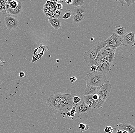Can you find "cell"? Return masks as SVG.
I'll return each mask as SVG.
<instances>
[{
  "mask_svg": "<svg viewBox=\"0 0 135 133\" xmlns=\"http://www.w3.org/2000/svg\"><path fill=\"white\" fill-rule=\"evenodd\" d=\"M72 1H66V2H65V3H66V4H72Z\"/></svg>",
  "mask_w": 135,
  "mask_h": 133,
  "instance_id": "41",
  "label": "cell"
},
{
  "mask_svg": "<svg viewBox=\"0 0 135 133\" xmlns=\"http://www.w3.org/2000/svg\"><path fill=\"white\" fill-rule=\"evenodd\" d=\"M47 105L50 107L57 110H61L60 102L56 101L50 96L46 100Z\"/></svg>",
  "mask_w": 135,
  "mask_h": 133,
  "instance_id": "13",
  "label": "cell"
},
{
  "mask_svg": "<svg viewBox=\"0 0 135 133\" xmlns=\"http://www.w3.org/2000/svg\"><path fill=\"white\" fill-rule=\"evenodd\" d=\"M83 4H84V1L83 0H74L72 1V5L75 6V7L83 6Z\"/></svg>",
  "mask_w": 135,
  "mask_h": 133,
  "instance_id": "24",
  "label": "cell"
},
{
  "mask_svg": "<svg viewBox=\"0 0 135 133\" xmlns=\"http://www.w3.org/2000/svg\"><path fill=\"white\" fill-rule=\"evenodd\" d=\"M48 48V47L46 45H43L42 44H40L39 47L35 48L34 51L32 60V63H33L40 59L43 56L45 52H46Z\"/></svg>",
  "mask_w": 135,
  "mask_h": 133,
  "instance_id": "6",
  "label": "cell"
},
{
  "mask_svg": "<svg viewBox=\"0 0 135 133\" xmlns=\"http://www.w3.org/2000/svg\"><path fill=\"white\" fill-rule=\"evenodd\" d=\"M113 131V128L110 126H106L104 130V133H112Z\"/></svg>",
  "mask_w": 135,
  "mask_h": 133,
  "instance_id": "29",
  "label": "cell"
},
{
  "mask_svg": "<svg viewBox=\"0 0 135 133\" xmlns=\"http://www.w3.org/2000/svg\"><path fill=\"white\" fill-rule=\"evenodd\" d=\"M67 116H68V117H71V115H70V112H68L66 114Z\"/></svg>",
  "mask_w": 135,
  "mask_h": 133,
  "instance_id": "44",
  "label": "cell"
},
{
  "mask_svg": "<svg viewBox=\"0 0 135 133\" xmlns=\"http://www.w3.org/2000/svg\"><path fill=\"white\" fill-rule=\"evenodd\" d=\"M48 21L55 30H58L61 26V22L60 19H55L49 17Z\"/></svg>",
  "mask_w": 135,
  "mask_h": 133,
  "instance_id": "15",
  "label": "cell"
},
{
  "mask_svg": "<svg viewBox=\"0 0 135 133\" xmlns=\"http://www.w3.org/2000/svg\"><path fill=\"white\" fill-rule=\"evenodd\" d=\"M18 5V1L12 0L10 3V8L11 9H14L17 7Z\"/></svg>",
  "mask_w": 135,
  "mask_h": 133,
  "instance_id": "27",
  "label": "cell"
},
{
  "mask_svg": "<svg viewBox=\"0 0 135 133\" xmlns=\"http://www.w3.org/2000/svg\"><path fill=\"white\" fill-rule=\"evenodd\" d=\"M76 111L75 115L80 119L88 120L93 117L94 109L86 105L83 101L80 104L76 107Z\"/></svg>",
  "mask_w": 135,
  "mask_h": 133,
  "instance_id": "4",
  "label": "cell"
},
{
  "mask_svg": "<svg viewBox=\"0 0 135 133\" xmlns=\"http://www.w3.org/2000/svg\"><path fill=\"white\" fill-rule=\"evenodd\" d=\"M117 129L116 128H113V132L112 133H117Z\"/></svg>",
  "mask_w": 135,
  "mask_h": 133,
  "instance_id": "40",
  "label": "cell"
},
{
  "mask_svg": "<svg viewBox=\"0 0 135 133\" xmlns=\"http://www.w3.org/2000/svg\"><path fill=\"white\" fill-rule=\"evenodd\" d=\"M11 1H6V11L5 13L10 8V3Z\"/></svg>",
  "mask_w": 135,
  "mask_h": 133,
  "instance_id": "34",
  "label": "cell"
},
{
  "mask_svg": "<svg viewBox=\"0 0 135 133\" xmlns=\"http://www.w3.org/2000/svg\"><path fill=\"white\" fill-rule=\"evenodd\" d=\"M72 100L73 104L75 105L80 104L83 101L82 97L76 94L73 95Z\"/></svg>",
  "mask_w": 135,
  "mask_h": 133,
  "instance_id": "21",
  "label": "cell"
},
{
  "mask_svg": "<svg viewBox=\"0 0 135 133\" xmlns=\"http://www.w3.org/2000/svg\"><path fill=\"white\" fill-rule=\"evenodd\" d=\"M102 50L103 53L106 54L107 56L111 54H115L116 53V49H113L105 46L103 48H102Z\"/></svg>",
  "mask_w": 135,
  "mask_h": 133,
  "instance_id": "18",
  "label": "cell"
},
{
  "mask_svg": "<svg viewBox=\"0 0 135 133\" xmlns=\"http://www.w3.org/2000/svg\"><path fill=\"white\" fill-rule=\"evenodd\" d=\"M111 89V86L109 81H106L105 83L101 87L98 92L97 93L99 96L98 103L95 107L94 109H97L100 108L108 97Z\"/></svg>",
  "mask_w": 135,
  "mask_h": 133,
  "instance_id": "3",
  "label": "cell"
},
{
  "mask_svg": "<svg viewBox=\"0 0 135 133\" xmlns=\"http://www.w3.org/2000/svg\"><path fill=\"white\" fill-rule=\"evenodd\" d=\"M85 7L83 6L75 7L74 10V14H83L86 12Z\"/></svg>",
  "mask_w": 135,
  "mask_h": 133,
  "instance_id": "19",
  "label": "cell"
},
{
  "mask_svg": "<svg viewBox=\"0 0 135 133\" xmlns=\"http://www.w3.org/2000/svg\"><path fill=\"white\" fill-rule=\"evenodd\" d=\"M112 63L103 62L102 65L98 69L96 72L103 75H106L110 73Z\"/></svg>",
  "mask_w": 135,
  "mask_h": 133,
  "instance_id": "9",
  "label": "cell"
},
{
  "mask_svg": "<svg viewBox=\"0 0 135 133\" xmlns=\"http://www.w3.org/2000/svg\"><path fill=\"white\" fill-rule=\"evenodd\" d=\"M4 24L7 28L10 30L16 29L19 25V22L16 19L9 16H6L5 17Z\"/></svg>",
  "mask_w": 135,
  "mask_h": 133,
  "instance_id": "8",
  "label": "cell"
},
{
  "mask_svg": "<svg viewBox=\"0 0 135 133\" xmlns=\"http://www.w3.org/2000/svg\"><path fill=\"white\" fill-rule=\"evenodd\" d=\"M77 106H74L73 107L72 109H71V110H70V115H71V117H74L75 116V114H76V107Z\"/></svg>",
  "mask_w": 135,
  "mask_h": 133,
  "instance_id": "31",
  "label": "cell"
},
{
  "mask_svg": "<svg viewBox=\"0 0 135 133\" xmlns=\"http://www.w3.org/2000/svg\"><path fill=\"white\" fill-rule=\"evenodd\" d=\"M106 46L104 41L100 42L94 45L89 50L85 52L83 58L87 65L91 67L93 65V62L100 51Z\"/></svg>",
  "mask_w": 135,
  "mask_h": 133,
  "instance_id": "1",
  "label": "cell"
},
{
  "mask_svg": "<svg viewBox=\"0 0 135 133\" xmlns=\"http://www.w3.org/2000/svg\"><path fill=\"white\" fill-rule=\"evenodd\" d=\"M115 54H112L109 55L107 56L106 58L103 60V62H108V63H112L115 58Z\"/></svg>",
  "mask_w": 135,
  "mask_h": 133,
  "instance_id": "22",
  "label": "cell"
},
{
  "mask_svg": "<svg viewBox=\"0 0 135 133\" xmlns=\"http://www.w3.org/2000/svg\"><path fill=\"white\" fill-rule=\"evenodd\" d=\"M0 11H2V12H3V8H2V5H1V1H0Z\"/></svg>",
  "mask_w": 135,
  "mask_h": 133,
  "instance_id": "42",
  "label": "cell"
},
{
  "mask_svg": "<svg viewBox=\"0 0 135 133\" xmlns=\"http://www.w3.org/2000/svg\"><path fill=\"white\" fill-rule=\"evenodd\" d=\"M101 86L94 87L86 85V87L83 92V96L93 95L94 94H97Z\"/></svg>",
  "mask_w": 135,
  "mask_h": 133,
  "instance_id": "10",
  "label": "cell"
},
{
  "mask_svg": "<svg viewBox=\"0 0 135 133\" xmlns=\"http://www.w3.org/2000/svg\"><path fill=\"white\" fill-rule=\"evenodd\" d=\"M117 35L122 38L127 33L126 28L121 25L117 26L115 29V32Z\"/></svg>",
  "mask_w": 135,
  "mask_h": 133,
  "instance_id": "16",
  "label": "cell"
},
{
  "mask_svg": "<svg viewBox=\"0 0 135 133\" xmlns=\"http://www.w3.org/2000/svg\"><path fill=\"white\" fill-rule=\"evenodd\" d=\"M94 40V38H91V41H93Z\"/></svg>",
  "mask_w": 135,
  "mask_h": 133,
  "instance_id": "46",
  "label": "cell"
},
{
  "mask_svg": "<svg viewBox=\"0 0 135 133\" xmlns=\"http://www.w3.org/2000/svg\"><path fill=\"white\" fill-rule=\"evenodd\" d=\"M104 42L106 43V47L116 49L122 45V38L114 33Z\"/></svg>",
  "mask_w": 135,
  "mask_h": 133,
  "instance_id": "5",
  "label": "cell"
},
{
  "mask_svg": "<svg viewBox=\"0 0 135 133\" xmlns=\"http://www.w3.org/2000/svg\"><path fill=\"white\" fill-rule=\"evenodd\" d=\"M62 10H55L51 18L55 19H60V17L62 16Z\"/></svg>",
  "mask_w": 135,
  "mask_h": 133,
  "instance_id": "23",
  "label": "cell"
},
{
  "mask_svg": "<svg viewBox=\"0 0 135 133\" xmlns=\"http://www.w3.org/2000/svg\"><path fill=\"white\" fill-rule=\"evenodd\" d=\"M92 96H93V99L94 100L98 101L99 96L98 94H94Z\"/></svg>",
  "mask_w": 135,
  "mask_h": 133,
  "instance_id": "35",
  "label": "cell"
},
{
  "mask_svg": "<svg viewBox=\"0 0 135 133\" xmlns=\"http://www.w3.org/2000/svg\"><path fill=\"white\" fill-rule=\"evenodd\" d=\"M43 9L45 14L47 16H48V15L51 12L50 8H46V7L44 6Z\"/></svg>",
  "mask_w": 135,
  "mask_h": 133,
  "instance_id": "30",
  "label": "cell"
},
{
  "mask_svg": "<svg viewBox=\"0 0 135 133\" xmlns=\"http://www.w3.org/2000/svg\"><path fill=\"white\" fill-rule=\"evenodd\" d=\"M122 45L126 47L135 46V33L133 32L127 33L122 37Z\"/></svg>",
  "mask_w": 135,
  "mask_h": 133,
  "instance_id": "7",
  "label": "cell"
},
{
  "mask_svg": "<svg viewBox=\"0 0 135 133\" xmlns=\"http://www.w3.org/2000/svg\"><path fill=\"white\" fill-rule=\"evenodd\" d=\"M84 14H74L73 17V22L75 23L81 22L84 20Z\"/></svg>",
  "mask_w": 135,
  "mask_h": 133,
  "instance_id": "20",
  "label": "cell"
},
{
  "mask_svg": "<svg viewBox=\"0 0 135 133\" xmlns=\"http://www.w3.org/2000/svg\"><path fill=\"white\" fill-rule=\"evenodd\" d=\"M122 133H130L129 132H128V131H125L123 130Z\"/></svg>",
  "mask_w": 135,
  "mask_h": 133,
  "instance_id": "45",
  "label": "cell"
},
{
  "mask_svg": "<svg viewBox=\"0 0 135 133\" xmlns=\"http://www.w3.org/2000/svg\"><path fill=\"white\" fill-rule=\"evenodd\" d=\"M18 5L16 8L14 9H11L9 8L6 13L10 14L12 15H17L21 13L23 7V1H18Z\"/></svg>",
  "mask_w": 135,
  "mask_h": 133,
  "instance_id": "11",
  "label": "cell"
},
{
  "mask_svg": "<svg viewBox=\"0 0 135 133\" xmlns=\"http://www.w3.org/2000/svg\"><path fill=\"white\" fill-rule=\"evenodd\" d=\"M63 6L61 3H57L55 9L56 10H63Z\"/></svg>",
  "mask_w": 135,
  "mask_h": 133,
  "instance_id": "32",
  "label": "cell"
},
{
  "mask_svg": "<svg viewBox=\"0 0 135 133\" xmlns=\"http://www.w3.org/2000/svg\"><path fill=\"white\" fill-rule=\"evenodd\" d=\"M123 130H121V129H119L117 130V133H122L123 132Z\"/></svg>",
  "mask_w": 135,
  "mask_h": 133,
  "instance_id": "39",
  "label": "cell"
},
{
  "mask_svg": "<svg viewBox=\"0 0 135 133\" xmlns=\"http://www.w3.org/2000/svg\"><path fill=\"white\" fill-rule=\"evenodd\" d=\"M72 15V12L70 10H67L65 11V13L63 16H62V19L66 20L68 19H69Z\"/></svg>",
  "mask_w": 135,
  "mask_h": 133,
  "instance_id": "26",
  "label": "cell"
},
{
  "mask_svg": "<svg viewBox=\"0 0 135 133\" xmlns=\"http://www.w3.org/2000/svg\"><path fill=\"white\" fill-rule=\"evenodd\" d=\"M117 126L119 129L128 131L130 133H135V127L129 123H119L117 125Z\"/></svg>",
  "mask_w": 135,
  "mask_h": 133,
  "instance_id": "14",
  "label": "cell"
},
{
  "mask_svg": "<svg viewBox=\"0 0 135 133\" xmlns=\"http://www.w3.org/2000/svg\"><path fill=\"white\" fill-rule=\"evenodd\" d=\"M85 79L86 85L100 87L104 85L106 81V75H103L95 71L87 73Z\"/></svg>",
  "mask_w": 135,
  "mask_h": 133,
  "instance_id": "2",
  "label": "cell"
},
{
  "mask_svg": "<svg viewBox=\"0 0 135 133\" xmlns=\"http://www.w3.org/2000/svg\"><path fill=\"white\" fill-rule=\"evenodd\" d=\"M19 75L20 77L21 78H23L24 76H25V73L24 72H21L19 74Z\"/></svg>",
  "mask_w": 135,
  "mask_h": 133,
  "instance_id": "38",
  "label": "cell"
},
{
  "mask_svg": "<svg viewBox=\"0 0 135 133\" xmlns=\"http://www.w3.org/2000/svg\"><path fill=\"white\" fill-rule=\"evenodd\" d=\"M126 3H127V5H128V6L129 7L130 5H132L135 2V1L134 0H125Z\"/></svg>",
  "mask_w": 135,
  "mask_h": 133,
  "instance_id": "33",
  "label": "cell"
},
{
  "mask_svg": "<svg viewBox=\"0 0 135 133\" xmlns=\"http://www.w3.org/2000/svg\"><path fill=\"white\" fill-rule=\"evenodd\" d=\"M89 128V126L83 123H81L79 124V128L80 129L81 132H84V131L87 130Z\"/></svg>",
  "mask_w": 135,
  "mask_h": 133,
  "instance_id": "25",
  "label": "cell"
},
{
  "mask_svg": "<svg viewBox=\"0 0 135 133\" xmlns=\"http://www.w3.org/2000/svg\"><path fill=\"white\" fill-rule=\"evenodd\" d=\"M102 50H101L96 56V58L93 62V65L97 67V70L102 65L103 63V59L102 58Z\"/></svg>",
  "mask_w": 135,
  "mask_h": 133,
  "instance_id": "17",
  "label": "cell"
},
{
  "mask_svg": "<svg viewBox=\"0 0 135 133\" xmlns=\"http://www.w3.org/2000/svg\"><path fill=\"white\" fill-rule=\"evenodd\" d=\"M57 1H48L46 3L48 4L51 8H55L57 4Z\"/></svg>",
  "mask_w": 135,
  "mask_h": 133,
  "instance_id": "28",
  "label": "cell"
},
{
  "mask_svg": "<svg viewBox=\"0 0 135 133\" xmlns=\"http://www.w3.org/2000/svg\"><path fill=\"white\" fill-rule=\"evenodd\" d=\"M5 63L4 62H3V61H0V66H3V63Z\"/></svg>",
  "mask_w": 135,
  "mask_h": 133,
  "instance_id": "43",
  "label": "cell"
},
{
  "mask_svg": "<svg viewBox=\"0 0 135 133\" xmlns=\"http://www.w3.org/2000/svg\"><path fill=\"white\" fill-rule=\"evenodd\" d=\"M83 102L86 105L90 108L94 109L98 103V101L94 100L92 95L84 96Z\"/></svg>",
  "mask_w": 135,
  "mask_h": 133,
  "instance_id": "12",
  "label": "cell"
},
{
  "mask_svg": "<svg viewBox=\"0 0 135 133\" xmlns=\"http://www.w3.org/2000/svg\"><path fill=\"white\" fill-rule=\"evenodd\" d=\"M118 2H120L121 3V4H122V6H123L124 5H127V3H126V2H125V0H122V1H119Z\"/></svg>",
  "mask_w": 135,
  "mask_h": 133,
  "instance_id": "37",
  "label": "cell"
},
{
  "mask_svg": "<svg viewBox=\"0 0 135 133\" xmlns=\"http://www.w3.org/2000/svg\"><path fill=\"white\" fill-rule=\"evenodd\" d=\"M91 69L92 72H94V71H96L97 67L93 65L91 67Z\"/></svg>",
  "mask_w": 135,
  "mask_h": 133,
  "instance_id": "36",
  "label": "cell"
}]
</instances>
